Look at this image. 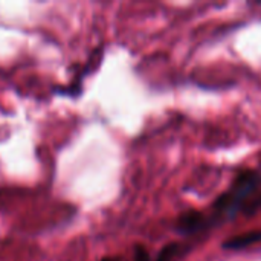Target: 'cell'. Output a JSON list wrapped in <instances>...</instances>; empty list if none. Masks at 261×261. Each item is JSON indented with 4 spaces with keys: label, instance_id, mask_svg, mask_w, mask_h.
I'll return each mask as SVG.
<instances>
[{
    "label": "cell",
    "instance_id": "obj_5",
    "mask_svg": "<svg viewBox=\"0 0 261 261\" xmlns=\"http://www.w3.org/2000/svg\"><path fill=\"white\" fill-rule=\"evenodd\" d=\"M133 261H153L148 251L142 245H136L133 251Z\"/></svg>",
    "mask_w": 261,
    "mask_h": 261
},
{
    "label": "cell",
    "instance_id": "obj_3",
    "mask_svg": "<svg viewBox=\"0 0 261 261\" xmlns=\"http://www.w3.org/2000/svg\"><path fill=\"white\" fill-rule=\"evenodd\" d=\"M261 242V231H251L242 236H234L229 240H226L223 243V249H229V251H240L245 249L254 243Z\"/></svg>",
    "mask_w": 261,
    "mask_h": 261
},
{
    "label": "cell",
    "instance_id": "obj_6",
    "mask_svg": "<svg viewBox=\"0 0 261 261\" xmlns=\"http://www.w3.org/2000/svg\"><path fill=\"white\" fill-rule=\"evenodd\" d=\"M99 261H122L119 257H104V258H101Z\"/></svg>",
    "mask_w": 261,
    "mask_h": 261
},
{
    "label": "cell",
    "instance_id": "obj_4",
    "mask_svg": "<svg viewBox=\"0 0 261 261\" xmlns=\"http://www.w3.org/2000/svg\"><path fill=\"white\" fill-rule=\"evenodd\" d=\"M187 251H188V248L184 243H170L159 251L156 261H176L177 257L185 255Z\"/></svg>",
    "mask_w": 261,
    "mask_h": 261
},
{
    "label": "cell",
    "instance_id": "obj_1",
    "mask_svg": "<svg viewBox=\"0 0 261 261\" xmlns=\"http://www.w3.org/2000/svg\"><path fill=\"white\" fill-rule=\"evenodd\" d=\"M261 210V174L255 170L240 171L231 187L220 194L206 216L208 229L225 222L234 220L237 216H252Z\"/></svg>",
    "mask_w": 261,
    "mask_h": 261
},
{
    "label": "cell",
    "instance_id": "obj_2",
    "mask_svg": "<svg viewBox=\"0 0 261 261\" xmlns=\"http://www.w3.org/2000/svg\"><path fill=\"white\" fill-rule=\"evenodd\" d=\"M174 229L182 236H196V234L205 232L208 231L206 216L205 213L194 211V210L187 211L176 219Z\"/></svg>",
    "mask_w": 261,
    "mask_h": 261
}]
</instances>
